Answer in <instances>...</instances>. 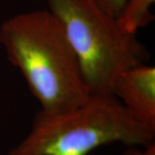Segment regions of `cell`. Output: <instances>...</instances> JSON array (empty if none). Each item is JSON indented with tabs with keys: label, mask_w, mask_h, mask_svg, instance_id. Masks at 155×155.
I'll use <instances>...</instances> for the list:
<instances>
[{
	"label": "cell",
	"mask_w": 155,
	"mask_h": 155,
	"mask_svg": "<svg viewBox=\"0 0 155 155\" xmlns=\"http://www.w3.org/2000/svg\"><path fill=\"white\" fill-rule=\"evenodd\" d=\"M0 44L47 113H61L91 96L61 22L49 10L23 12L0 26Z\"/></svg>",
	"instance_id": "obj_1"
},
{
	"label": "cell",
	"mask_w": 155,
	"mask_h": 155,
	"mask_svg": "<svg viewBox=\"0 0 155 155\" xmlns=\"http://www.w3.org/2000/svg\"><path fill=\"white\" fill-rule=\"evenodd\" d=\"M154 135L114 96H91L71 110L38 111L28 134L8 155H90L113 143L146 147Z\"/></svg>",
	"instance_id": "obj_2"
},
{
	"label": "cell",
	"mask_w": 155,
	"mask_h": 155,
	"mask_svg": "<svg viewBox=\"0 0 155 155\" xmlns=\"http://www.w3.org/2000/svg\"><path fill=\"white\" fill-rule=\"evenodd\" d=\"M72 45L91 96H113L116 78L147 62L149 54L136 35L94 0H48Z\"/></svg>",
	"instance_id": "obj_3"
},
{
	"label": "cell",
	"mask_w": 155,
	"mask_h": 155,
	"mask_svg": "<svg viewBox=\"0 0 155 155\" xmlns=\"http://www.w3.org/2000/svg\"><path fill=\"white\" fill-rule=\"evenodd\" d=\"M113 96L140 124L155 133V67L146 63L116 78Z\"/></svg>",
	"instance_id": "obj_4"
},
{
	"label": "cell",
	"mask_w": 155,
	"mask_h": 155,
	"mask_svg": "<svg viewBox=\"0 0 155 155\" xmlns=\"http://www.w3.org/2000/svg\"><path fill=\"white\" fill-rule=\"evenodd\" d=\"M155 0H125L122 10L116 17L119 27L130 35L136 34L154 19L152 7Z\"/></svg>",
	"instance_id": "obj_5"
},
{
	"label": "cell",
	"mask_w": 155,
	"mask_h": 155,
	"mask_svg": "<svg viewBox=\"0 0 155 155\" xmlns=\"http://www.w3.org/2000/svg\"><path fill=\"white\" fill-rule=\"evenodd\" d=\"M103 11L111 17H116L122 10L125 0H94Z\"/></svg>",
	"instance_id": "obj_6"
},
{
	"label": "cell",
	"mask_w": 155,
	"mask_h": 155,
	"mask_svg": "<svg viewBox=\"0 0 155 155\" xmlns=\"http://www.w3.org/2000/svg\"><path fill=\"white\" fill-rule=\"evenodd\" d=\"M124 155H155V143L146 147H127Z\"/></svg>",
	"instance_id": "obj_7"
}]
</instances>
